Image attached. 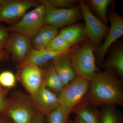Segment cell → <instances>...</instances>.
Returning <instances> with one entry per match:
<instances>
[{"mask_svg":"<svg viewBox=\"0 0 123 123\" xmlns=\"http://www.w3.org/2000/svg\"><path fill=\"white\" fill-rule=\"evenodd\" d=\"M4 0H0V6L2 4V2L4 1Z\"/></svg>","mask_w":123,"mask_h":123,"instance_id":"cell-33","label":"cell"},{"mask_svg":"<svg viewBox=\"0 0 123 123\" xmlns=\"http://www.w3.org/2000/svg\"><path fill=\"white\" fill-rule=\"evenodd\" d=\"M78 5L85 23L86 37L92 43L95 50L105 37L109 27L92 13L85 1L80 0Z\"/></svg>","mask_w":123,"mask_h":123,"instance_id":"cell-6","label":"cell"},{"mask_svg":"<svg viewBox=\"0 0 123 123\" xmlns=\"http://www.w3.org/2000/svg\"><path fill=\"white\" fill-rule=\"evenodd\" d=\"M40 4L35 0H4L0 6V22L12 25L19 21L27 11Z\"/></svg>","mask_w":123,"mask_h":123,"instance_id":"cell-8","label":"cell"},{"mask_svg":"<svg viewBox=\"0 0 123 123\" xmlns=\"http://www.w3.org/2000/svg\"><path fill=\"white\" fill-rule=\"evenodd\" d=\"M8 28L0 25V50L5 49L10 35Z\"/></svg>","mask_w":123,"mask_h":123,"instance_id":"cell-27","label":"cell"},{"mask_svg":"<svg viewBox=\"0 0 123 123\" xmlns=\"http://www.w3.org/2000/svg\"><path fill=\"white\" fill-rule=\"evenodd\" d=\"M67 123H75L74 120H71L70 119H68Z\"/></svg>","mask_w":123,"mask_h":123,"instance_id":"cell-32","label":"cell"},{"mask_svg":"<svg viewBox=\"0 0 123 123\" xmlns=\"http://www.w3.org/2000/svg\"><path fill=\"white\" fill-rule=\"evenodd\" d=\"M71 47L86 39L85 24L81 23L74 24L62 29L59 33Z\"/></svg>","mask_w":123,"mask_h":123,"instance_id":"cell-17","label":"cell"},{"mask_svg":"<svg viewBox=\"0 0 123 123\" xmlns=\"http://www.w3.org/2000/svg\"><path fill=\"white\" fill-rule=\"evenodd\" d=\"M17 79L30 96L37 94L43 84L42 69L34 65H26L17 69Z\"/></svg>","mask_w":123,"mask_h":123,"instance_id":"cell-10","label":"cell"},{"mask_svg":"<svg viewBox=\"0 0 123 123\" xmlns=\"http://www.w3.org/2000/svg\"><path fill=\"white\" fill-rule=\"evenodd\" d=\"M95 50L92 43L87 38L81 45L71 48L69 55L76 76L90 81L99 72L95 63Z\"/></svg>","mask_w":123,"mask_h":123,"instance_id":"cell-2","label":"cell"},{"mask_svg":"<svg viewBox=\"0 0 123 123\" xmlns=\"http://www.w3.org/2000/svg\"><path fill=\"white\" fill-rule=\"evenodd\" d=\"M45 118L48 123H67L68 117L59 106L48 114Z\"/></svg>","mask_w":123,"mask_h":123,"instance_id":"cell-24","label":"cell"},{"mask_svg":"<svg viewBox=\"0 0 123 123\" xmlns=\"http://www.w3.org/2000/svg\"><path fill=\"white\" fill-rule=\"evenodd\" d=\"M32 48L30 38L16 33L10 34L5 48L7 51L11 53L17 64L24 60Z\"/></svg>","mask_w":123,"mask_h":123,"instance_id":"cell-11","label":"cell"},{"mask_svg":"<svg viewBox=\"0 0 123 123\" xmlns=\"http://www.w3.org/2000/svg\"><path fill=\"white\" fill-rule=\"evenodd\" d=\"M45 8L40 4L32 10L26 12L16 24L8 27L10 33H20L31 38L44 24Z\"/></svg>","mask_w":123,"mask_h":123,"instance_id":"cell-7","label":"cell"},{"mask_svg":"<svg viewBox=\"0 0 123 123\" xmlns=\"http://www.w3.org/2000/svg\"><path fill=\"white\" fill-rule=\"evenodd\" d=\"M9 53L8 51L4 50V49L0 50V62L8 59Z\"/></svg>","mask_w":123,"mask_h":123,"instance_id":"cell-29","label":"cell"},{"mask_svg":"<svg viewBox=\"0 0 123 123\" xmlns=\"http://www.w3.org/2000/svg\"><path fill=\"white\" fill-rule=\"evenodd\" d=\"M38 1L43 5L45 8V24L59 29L74 24L82 17L79 5L70 8H57L51 4L48 0Z\"/></svg>","mask_w":123,"mask_h":123,"instance_id":"cell-5","label":"cell"},{"mask_svg":"<svg viewBox=\"0 0 123 123\" xmlns=\"http://www.w3.org/2000/svg\"><path fill=\"white\" fill-rule=\"evenodd\" d=\"M98 16V18L107 24L108 20L107 11L108 6L111 4V0H88L86 1Z\"/></svg>","mask_w":123,"mask_h":123,"instance_id":"cell-21","label":"cell"},{"mask_svg":"<svg viewBox=\"0 0 123 123\" xmlns=\"http://www.w3.org/2000/svg\"><path fill=\"white\" fill-rule=\"evenodd\" d=\"M38 112L30 95L17 91L8 97L7 108L2 115L12 123H31Z\"/></svg>","mask_w":123,"mask_h":123,"instance_id":"cell-3","label":"cell"},{"mask_svg":"<svg viewBox=\"0 0 123 123\" xmlns=\"http://www.w3.org/2000/svg\"><path fill=\"white\" fill-rule=\"evenodd\" d=\"M110 27L103 43L97 50V60L102 64L108 49L123 35V18L114 10L109 12Z\"/></svg>","mask_w":123,"mask_h":123,"instance_id":"cell-9","label":"cell"},{"mask_svg":"<svg viewBox=\"0 0 123 123\" xmlns=\"http://www.w3.org/2000/svg\"><path fill=\"white\" fill-rule=\"evenodd\" d=\"M71 48L66 40L58 34L49 43L46 49L52 53H61L70 50Z\"/></svg>","mask_w":123,"mask_h":123,"instance_id":"cell-22","label":"cell"},{"mask_svg":"<svg viewBox=\"0 0 123 123\" xmlns=\"http://www.w3.org/2000/svg\"><path fill=\"white\" fill-rule=\"evenodd\" d=\"M105 69L115 73L118 76L123 75V47L121 44L117 47L110 54L104 64Z\"/></svg>","mask_w":123,"mask_h":123,"instance_id":"cell-18","label":"cell"},{"mask_svg":"<svg viewBox=\"0 0 123 123\" xmlns=\"http://www.w3.org/2000/svg\"><path fill=\"white\" fill-rule=\"evenodd\" d=\"M100 112L99 123H123L122 113L115 106H104Z\"/></svg>","mask_w":123,"mask_h":123,"instance_id":"cell-20","label":"cell"},{"mask_svg":"<svg viewBox=\"0 0 123 123\" xmlns=\"http://www.w3.org/2000/svg\"><path fill=\"white\" fill-rule=\"evenodd\" d=\"M74 120L75 121V123H86L77 116H76L75 119Z\"/></svg>","mask_w":123,"mask_h":123,"instance_id":"cell-31","label":"cell"},{"mask_svg":"<svg viewBox=\"0 0 123 123\" xmlns=\"http://www.w3.org/2000/svg\"><path fill=\"white\" fill-rule=\"evenodd\" d=\"M17 80L16 76L11 71L5 70L0 73V86L7 90L16 86Z\"/></svg>","mask_w":123,"mask_h":123,"instance_id":"cell-23","label":"cell"},{"mask_svg":"<svg viewBox=\"0 0 123 123\" xmlns=\"http://www.w3.org/2000/svg\"><path fill=\"white\" fill-rule=\"evenodd\" d=\"M70 50L57 55L51 61L54 68L64 86L70 83L76 76L69 58V52Z\"/></svg>","mask_w":123,"mask_h":123,"instance_id":"cell-13","label":"cell"},{"mask_svg":"<svg viewBox=\"0 0 123 123\" xmlns=\"http://www.w3.org/2000/svg\"><path fill=\"white\" fill-rule=\"evenodd\" d=\"M74 113L86 123H99L100 111L86 100L78 107Z\"/></svg>","mask_w":123,"mask_h":123,"instance_id":"cell-19","label":"cell"},{"mask_svg":"<svg viewBox=\"0 0 123 123\" xmlns=\"http://www.w3.org/2000/svg\"><path fill=\"white\" fill-rule=\"evenodd\" d=\"M53 6L57 8L68 9L76 6L79 1L76 0H48Z\"/></svg>","mask_w":123,"mask_h":123,"instance_id":"cell-25","label":"cell"},{"mask_svg":"<svg viewBox=\"0 0 123 123\" xmlns=\"http://www.w3.org/2000/svg\"><path fill=\"white\" fill-rule=\"evenodd\" d=\"M30 96L38 112L45 117L59 106L57 95L48 89L43 84L37 94Z\"/></svg>","mask_w":123,"mask_h":123,"instance_id":"cell-12","label":"cell"},{"mask_svg":"<svg viewBox=\"0 0 123 123\" xmlns=\"http://www.w3.org/2000/svg\"><path fill=\"white\" fill-rule=\"evenodd\" d=\"M59 33L58 28L49 24H44L35 35L31 39L32 48L36 49H46L49 43Z\"/></svg>","mask_w":123,"mask_h":123,"instance_id":"cell-16","label":"cell"},{"mask_svg":"<svg viewBox=\"0 0 123 123\" xmlns=\"http://www.w3.org/2000/svg\"><path fill=\"white\" fill-rule=\"evenodd\" d=\"M9 90L0 86V114H3L7 108Z\"/></svg>","mask_w":123,"mask_h":123,"instance_id":"cell-26","label":"cell"},{"mask_svg":"<svg viewBox=\"0 0 123 123\" xmlns=\"http://www.w3.org/2000/svg\"><path fill=\"white\" fill-rule=\"evenodd\" d=\"M0 123H12L9 120L2 114H0Z\"/></svg>","mask_w":123,"mask_h":123,"instance_id":"cell-30","label":"cell"},{"mask_svg":"<svg viewBox=\"0 0 123 123\" xmlns=\"http://www.w3.org/2000/svg\"><path fill=\"white\" fill-rule=\"evenodd\" d=\"M60 54L52 53L46 49H36L32 48L24 60L17 64L16 68L18 69L26 65L31 64L42 68Z\"/></svg>","mask_w":123,"mask_h":123,"instance_id":"cell-15","label":"cell"},{"mask_svg":"<svg viewBox=\"0 0 123 123\" xmlns=\"http://www.w3.org/2000/svg\"><path fill=\"white\" fill-rule=\"evenodd\" d=\"M41 68L43 84L48 89L58 96L65 86L54 68L51 61Z\"/></svg>","mask_w":123,"mask_h":123,"instance_id":"cell-14","label":"cell"},{"mask_svg":"<svg viewBox=\"0 0 123 123\" xmlns=\"http://www.w3.org/2000/svg\"><path fill=\"white\" fill-rule=\"evenodd\" d=\"M46 122L45 117L38 112L31 123H46Z\"/></svg>","mask_w":123,"mask_h":123,"instance_id":"cell-28","label":"cell"},{"mask_svg":"<svg viewBox=\"0 0 123 123\" xmlns=\"http://www.w3.org/2000/svg\"><path fill=\"white\" fill-rule=\"evenodd\" d=\"M86 101L94 106L123 105V83L116 74L105 69L90 81Z\"/></svg>","mask_w":123,"mask_h":123,"instance_id":"cell-1","label":"cell"},{"mask_svg":"<svg viewBox=\"0 0 123 123\" xmlns=\"http://www.w3.org/2000/svg\"><path fill=\"white\" fill-rule=\"evenodd\" d=\"M90 81L76 76L70 83L65 86L58 95L59 105L68 117L86 100Z\"/></svg>","mask_w":123,"mask_h":123,"instance_id":"cell-4","label":"cell"}]
</instances>
